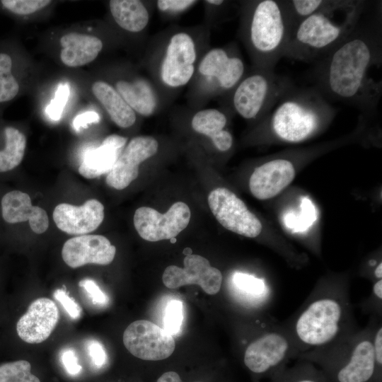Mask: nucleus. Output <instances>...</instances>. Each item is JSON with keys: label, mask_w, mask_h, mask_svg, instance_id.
Here are the masks:
<instances>
[{"label": "nucleus", "mask_w": 382, "mask_h": 382, "mask_svg": "<svg viewBox=\"0 0 382 382\" xmlns=\"http://www.w3.org/2000/svg\"><path fill=\"white\" fill-rule=\"evenodd\" d=\"M363 16L337 47L314 63L310 77L328 102L349 105L368 117L377 111L382 95L381 9L369 21Z\"/></svg>", "instance_id": "obj_1"}, {"label": "nucleus", "mask_w": 382, "mask_h": 382, "mask_svg": "<svg viewBox=\"0 0 382 382\" xmlns=\"http://www.w3.org/2000/svg\"><path fill=\"white\" fill-rule=\"evenodd\" d=\"M282 325L298 355L330 345L357 331L349 292L340 287L316 289Z\"/></svg>", "instance_id": "obj_2"}, {"label": "nucleus", "mask_w": 382, "mask_h": 382, "mask_svg": "<svg viewBox=\"0 0 382 382\" xmlns=\"http://www.w3.org/2000/svg\"><path fill=\"white\" fill-rule=\"evenodd\" d=\"M367 4L363 0H330L293 28L284 57L307 63L321 59L352 33Z\"/></svg>", "instance_id": "obj_3"}, {"label": "nucleus", "mask_w": 382, "mask_h": 382, "mask_svg": "<svg viewBox=\"0 0 382 382\" xmlns=\"http://www.w3.org/2000/svg\"><path fill=\"white\" fill-rule=\"evenodd\" d=\"M337 111L313 86L294 85L263 118L262 127L271 140L300 143L320 132Z\"/></svg>", "instance_id": "obj_4"}, {"label": "nucleus", "mask_w": 382, "mask_h": 382, "mask_svg": "<svg viewBox=\"0 0 382 382\" xmlns=\"http://www.w3.org/2000/svg\"><path fill=\"white\" fill-rule=\"evenodd\" d=\"M374 325L357 330L330 345L299 354L296 358L316 364L330 382L381 380L373 346Z\"/></svg>", "instance_id": "obj_5"}, {"label": "nucleus", "mask_w": 382, "mask_h": 382, "mask_svg": "<svg viewBox=\"0 0 382 382\" xmlns=\"http://www.w3.org/2000/svg\"><path fill=\"white\" fill-rule=\"evenodd\" d=\"M244 36L257 68L274 70L292 30L286 1L260 0L246 8Z\"/></svg>", "instance_id": "obj_6"}, {"label": "nucleus", "mask_w": 382, "mask_h": 382, "mask_svg": "<svg viewBox=\"0 0 382 382\" xmlns=\"http://www.w3.org/2000/svg\"><path fill=\"white\" fill-rule=\"evenodd\" d=\"M295 84L274 70L257 68L233 89V110L248 120L263 119L280 98Z\"/></svg>", "instance_id": "obj_7"}, {"label": "nucleus", "mask_w": 382, "mask_h": 382, "mask_svg": "<svg viewBox=\"0 0 382 382\" xmlns=\"http://www.w3.org/2000/svg\"><path fill=\"white\" fill-rule=\"evenodd\" d=\"M298 354L284 326L272 321L248 345L243 353V363L253 374L270 378L287 366L291 359L296 358Z\"/></svg>", "instance_id": "obj_8"}, {"label": "nucleus", "mask_w": 382, "mask_h": 382, "mask_svg": "<svg viewBox=\"0 0 382 382\" xmlns=\"http://www.w3.org/2000/svg\"><path fill=\"white\" fill-rule=\"evenodd\" d=\"M209 208L225 228L237 234L255 238L262 231L259 219L236 194L226 187H217L208 196Z\"/></svg>", "instance_id": "obj_9"}, {"label": "nucleus", "mask_w": 382, "mask_h": 382, "mask_svg": "<svg viewBox=\"0 0 382 382\" xmlns=\"http://www.w3.org/2000/svg\"><path fill=\"white\" fill-rule=\"evenodd\" d=\"M190 216L189 207L183 202L173 204L164 214L141 207L134 212V225L141 238L156 242L176 237L187 226Z\"/></svg>", "instance_id": "obj_10"}, {"label": "nucleus", "mask_w": 382, "mask_h": 382, "mask_svg": "<svg viewBox=\"0 0 382 382\" xmlns=\"http://www.w3.org/2000/svg\"><path fill=\"white\" fill-rule=\"evenodd\" d=\"M122 338L126 349L133 356L146 361H159L169 357L175 346L172 335L146 320L130 323L124 331Z\"/></svg>", "instance_id": "obj_11"}, {"label": "nucleus", "mask_w": 382, "mask_h": 382, "mask_svg": "<svg viewBox=\"0 0 382 382\" xmlns=\"http://www.w3.org/2000/svg\"><path fill=\"white\" fill-rule=\"evenodd\" d=\"M184 267L168 266L162 276L164 285L169 289H176L187 284H197L208 294H217L222 284L221 271L212 267L209 260L199 255H186Z\"/></svg>", "instance_id": "obj_12"}, {"label": "nucleus", "mask_w": 382, "mask_h": 382, "mask_svg": "<svg viewBox=\"0 0 382 382\" xmlns=\"http://www.w3.org/2000/svg\"><path fill=\"white\" fill-rule=\"evenodd\" d=\"M197 53L192 37L184 32L177 33L170 39L161 66V78L167 86H183L195 72Z\"/></svg>", "instance_id": "obj_13"}, {"label": "nucleus", "mask_w": 382, "mask_h": 382, "mask_svg": "<svg viewBox=\"0 0 382 382\" xmlns=\"http://www.w3.org/2000/svg\"><path fill=\"white\" fill-rule=\"evenodd\" d=\"M158 149L157 140L151 136L132 138L108 173L107 185L119 190L126 188L138 177L139 165L155 155Z\"/></svg>", "instance_id": "obj_14"}, {"label": "nucleus", "mask_w": 382, "mask_h": 382, "mask_svg": "<svg viewBox=\"0 0 382 382\" xmlns=\"http://www.w3.org/2000/svg\"><path fill=\"white\" fill-rule=\"evenodd\" d=\"M116 253V248L101 235H81L67 240L62 249L64 262L71 268L87 264L107 265Z\"/></svg>", "instance_id": "obj_15"}, {"label": "nucleus", "mask_w": 382, "mask_h": 382, "mask_svg": "<svg viewBox=\"0 0 382 382\" xmlns=\"http://www.w3.org/2000/svg\"><path fill=\"white\" fill-rule=\"evenodd\" d=\"M295 166L286 157H277L255 168L249 180V188L257 199H271L284 190L294 179Z\"/></svg>", "instance_id": "obj_16"}, {"label": "nucleus", "mask_w": 382, "mask_h": 382, "mask_svg": "<svg viewBox=\"0 0 382 382\" xmlns=\"http://www.w3.org/2000/svg\"><path fill=\"white\" fill-rule=\"evenodd\" d=\"M59 319V312L55 303L48 298H38L18 320L16 332L23 341L39 344L50 336Z\"/></svg>", "instance_id": "obj_17"}, {"label": "nucleus", "mask_w": 382, "mask_h": 382, "mask_svg": "<svg viewBox=\"0 0 382 382\" xmlns=\"http://www.w3.org/2000/svg\"><path fill=\"white\" fill-rule=\"evenodd\" d=\"M103 219L104 206L96 199H88L81 206L61 203L53 211L58 228L71 235H85L95 231Z\"/></svg>", "instance_id": "obj_18"}, {"label": "nucleus", "mask_w": 382, "mask_h": 382, "mask_svg": "<svg viewBox=\"0 0 382 382\" xmlns=\"http://www.w3.org/2000/svg\"><path fill=\"white\" fill-rule=\"evenodd\" d=\"M0 215L8 225L28 221L31 230L37 234L45 232L49 226L45 210L33 206L29 195L19 190H9L1 195Z\"/></svg>", "instance_id": "obj_19"}, {"label": "nucleus", "mask_w": 382, "mask_h": 382, "mask_svg": "<svg viewBox=\"0 0 382 382\" xmlns=\"http://www.w3.org/2000/svg\"><path fill=\"white\" fill-rule=\"evenodd\" d=\"M198 70L202 75L214 79L221 90L231 91L244 76L245 64L235 52L214 48L202 59Z\"/></svg>", "instance_id": "obj_20"}, {"label": "nucleus", "mask_w": 382, "mask_h": 382, "mask_svg": "<svg viewBox=\"0 0 382 382\" xmlns=\"http://www.w3.org/2000/svg\"><path fill=\"white\" fill-rule=\"evenodd\" d=\"M127 139L111 134L105 137L101 144L86 152L79 168L83 177L92 179L108 174L122 152Z\"/></svg>", "instance_id": "obj_21"}, {"label": "nucleus", "mask_w": 382, "mask_h": 382, "mask_svg": "<svg viewBox=\"0 0 382 382\" xmlns=\"http://www.w3.org/2000/svg\"><path fill=\"white\" fill-rule=\"evenodd\" d=\"M62 49L60 59L69 67H77L93 62L103 48L98 37L78 33H69L60 38Z\"/></svg>", "instance_id": "obj_22"}, {"label": "nucleus", "mask_w": 382, "mask_h": 382, "mask_svg": "<svg viewBox=\"0 0 382 382\" xmlns=\"http://www.w3.org/2000/svg\"><path fill=\"white\" fill-rule=\"evenodd\" d=\"M227 122L225 113L209 108L195 113L191 125L196 132L209 137L216 149L225 152L231 149L233 142L231 133L226 129Z\"/></svg>", "instance_id": "obj_23"}, {"label": "nucleus", "mask_w": 382, "mask_h": 382, "mask_svg": "<svg viewBox=\"0 0 382 382\" xmlns=\"http://www.w3.org/2000/svg\"><path fill=\"white\" fill-rule=\"evenodd\" d=\"M92 92L115 125L122 128H127L134 124L135 112L115 88L107 82L98 81L93 83Z\"/></svg>", "instance_id": "obj_24"}, {"label": "nucleus", "mask_w": 382, "mask_h": 382, "mask_svg": "<svg viewBox=\"0 0 382 382\" xmlns=\"http://www.w3.org/2000/svg\"><path fill=\"white\" fill-rule=\"evenodd\" d=\"M115 89L134 112L146 117L154 112L157 98L151 85L146 80H120L116 83Z\"/></svg>", "instance_id": "obj_25"}, {"label": "nucleus", "mask_w": 382, "mask_h": 382, "mask_svg": "<svg viewBox=\"0 0 382 382\" xmlns=\"http://www.w3.org/2000/svg\"><path fill=\"white\" fill-rule=\"evenodd\" d=\"M109 6L115 21L125 30L138 33L149 23V13L141 1L112 0Z\"/></svg>", "instance_id": "obj_26"}, {"label": "nucleus", "mask_w": 382, "mask_h": 382, "mask_svg": "<svg viewBox=\"0 0 382 382\" xmlns=\"http://www.w3.org/2000/svg\"><path fill=\"white\" fill-rule=\"evenodd\" d=\"M4 147L0 149V174L8 173L22 162L25 148V136L17 128L8 126L4 129Z\"/></svg>", "instance_id": "obj_27"}, {"label": "nucleus", "mask_w": 382, "mask_h": 382, "mask_svg": "<svg viewBox=\"0 0 382 382\" xmlns=\"http://www.w3.org/2000/svg\"><path fill=\"white\" fill-rule=\"evenodd\" d=\"M270 382H330L323 371L313 363L298 359L291 366H286L270 377Z\"/></svg>", "instance_id": "obj_28"}, {"label": "nucleus", "mask_w": 382, "mask_h": 382, "mask_svg": "<svg viewBox=\"0 0 382 382\" xmlns=\"http://www.w3.org/2000/svg\"><path fill=\"white\" fill-rule=\"evenodd\" d=\"M231 281L236 293L251 301H263L267 296L264 280L253 275L237 272L233 274Z\"/></svg>", "instance_id": "obj_29"}, {"label": "nucleus", "mask_w": 382, "mask_h": 382, "mask_svg": "<svg viewBox=\"0 0 382 382\" xmlns=\"http://www.w3.org/2000/svg\"><path fill=\"white\" fill-rule=\"evenodd\" d=\"M0 382H40L31 373V364L26 360H18L0 365Z\"/></svg>", "instance_id": "obj_30"}, {"label": "nucleus", "mask_w": 382, "mask_h": 382, "mask_svg": "<svg viewBox=\"0 0 382 382\" xmlns=\"http://www.w3.org/2000/svg\"><path fill=\"white\" fill-rule=\"evenodd\" d=\"M12 59L6 53H0V103L13 99L19 91V84L11 73Z\"/></svg>", "instance_id": "obj_31"}, {"label": "nucleus", "mask_w": 382, "mask_h": 382, "mask_svg": "<svg viewBox=\"0 0 382 382\" xmlns=\"http://www.w3.org/2000/svg\"><path fill=\"white\" fill-rule=\"evenodd\" d=\"M330 2V0H286L292 29L303 19L325 8Z\"/></svg>", "instance_id": "obj_32"}, {"label": "nucleus", "mask_w": 382, "mask_h": 382, "mask_svg": "<svg viewBox=\"0 0 382 382\" xmlns=\"http://www.w3.org/2000/svg\"><path fill=\"white\" fill-rule=\"evenodd\" d=\"M183 319L182 302L179 300L170 301L166 308L163 318V329L170 335H176L180 329Z\"/></svg>", "instance_id": "obj_33"}, {"label": "nucleus", "mask_w": 382, "mask_h": 382, "mask_svg": "<svg viewBox=\"0 0 382 382\" xmlns=\"http://www.w3.org/2000/svg\"><path fill=\"white\" fill-rule=\"evenodd\" d=\"M2 5L18 15H28L41 10L52 1L49 0H3Z\"/></svg>", "instance_id": "obj_34"}, {"label": "nucleus", "mask_w": 382, "mask_h": 382, "mask_svg": "<svg viewBox=\"0 0 382 382\" xmlns=\"http://www.w3.org/2000/svg\"><path fill=\"white\" fill-rule=\"evenodd\" d=\"M69 96V84L67 83H60L57 89L54 98L46 108V112L49 117L53 120L60 119L64 108L68 100Z\"/></svg>", "instance_id": "obj_35"}, {"label": "nucleus", "mask_w": 382, "mask_h": 382, "mask_svg": "<svg viewBox=\"0 0 382 382\" xmlns=\"http://www.w3.org/2000/svg\"><path fill=\"white\" fill-rule=\"evenodd\" d=\"M54 297L64 307L69 316L73 319H78L81 316V308L73 298H71L64 289H56Z\"/></svg>", "instance_id": "obj_36"}, {"label": "nucleus", "mask_w": 382, "mask_h": 382, "mask_svg": "<svg viewBox=\"0 0 382 382\" xmlns=\"http://www.w3.org/2000/svg\"><path fill=\"white\" fill-rule=\"evenodd\" d=\"M79 285L85 290L88 298L93 303L97 305H105L108 302V296L103 292L93 280L84 279L80 281Z\"/></svg>", "instance_id": "obj_37"}, {"label": "nucleus", "mask_w": 382, "mask_h": 382, "mask_svg": "<svg viewBox=\"0 0 382 382\" xmlns=\"http://www.w3.org/2000/svg\"><path fill=\"white\" fill-rule=\"evenodd\" d=\"M88 355L93 363L97 366L104 365L107 361V354L104 347L98 340H91L87 344Z\"/></svg>", "instance_id": "obj_38"}, {"label": "nucleus", "mask_w": 382, "mask_h": 382, "mask_svg": "<svg viewBox=\"0 0 382 382\" xmlns=\"http://www.w3.org/2000/svg\"><path fill=\"white\" fill-rule=\"evenodd\" d=\"M195 3L192 0H158L157 6L161 11L180 12Z\"/></svg>", "instance_id": "obj_39"}, {"label": "nucleus", "mask_w": 382, "mask_h": 382, "mask_svg": "<svg viewBox=\"0 0 382 382\" xmlns=\"http://www.w3.org/2000/svg\"><path fill=\"white\" fill-rule=\"evenodd\" d=\"M61 359L69 374L76 375L81 371V366L78 363V358L74 349H64L62 353Z\"/></svg>", "instance_id": "obj_40"}, {"label": "nucleus", "mask_w": 382, "mask_h": 382, "mask_svg": "<svg viewBox=\"0 0 382 382\" xmlns=\"http://www.w3.org/2000/svg\"><path fill=\"white\" fill-rule=\"evenodd\" d=\"M374 352L376 361V365L378 371L381 374L382 371V328L381 325H374L373 335Z\"/></svg>", "instance_id": "obj_41"}, {"label": "nucleus", "mask_w": 382, "mask_h": 382, "mask_svg": "<svg viewBox=\"0 0 382 382\" xmlns=\"http://www.w3.org/2000/svg\"><path fill=\"white\" fill-rule=\"evenodd\" d=\"M100 115L95 111H87L77 115L73 120V127L76 131L86 128L88 125L98 123Z\"/></svg>", "instance_id": "obj_42"}, {"label": "nucleus", "mask_w": 382, "mask_h": 382, "mask_svg": "<svg viewBox=\"0 0 382 382\" xmlns=\"http://www.w3.org/2000/svg\"><path fill=\"white\" fill-rule=\"evenodd\" d=\"M156 382H181L179 374L175 371H167L163 373Z\"/></svg>", "instance_id": "obj_43"}, {"label": "nucleus", "mask_w": 382, "mask_h": 382, "mask_svg": "<svg viewBox=\"0 0 382 382\" xmlns=\"http://www.w3.org/2000/svg\"><path fill=\"white\" fill-rule=\"evenodd\" d=\"M372 296L374 299H377L378 301L382 300V279H378L373 285L372 287Z\"/></svg>", "instance_id": "obj_44"}, {"label": "nucleus", "mask_w": 382, "mask_h": 382, "mask_svg": "<svg viewBox=\"0 0 382 382\" xmlns=\"http://www.w3.org/2000/svg\"><path fill=\"white\" fill-rule=\"evenodd\" d=\"M374 276L378 279H381L382 278V263L380 262L376 267L374 270Z\"/></svg>", "instance_id": "obj_45"}, {"label": "nucleus", "mask_w": 382, "mask_h": 382, "mask_svg": "<svg viewBox=\"0 0 382 382\" xmlns=\"http://www.w3.org/2000/svg\"><path fill=\"white\" fill-rule=\"evenodd\" d=\"M206 2L214 6H221L224 3L222 0H209L206 1Z\"/></svg>", "instance_id": "obj_46"}, {"label": "nucleus", "mask_w": 382, "mask_h": 382, "mask_svg": "<svg viewBox=\"0 0 382 382\" xmlns=\"http://www.w3.org/2000/svg\"><path fill=\"white\" fill-rule=\"evenodd\" d=\"M382 380H377V381H374L373 382H381Z\"/></svg>", "instance_id": "obj_47"}, {"label": "nucleus", "mask_w": 382, "mask_h": 382, "mask_svg": "<svg viewBox=\"0 0 382 382\" xmlns=\"http://www.w3.org/2000/svg\"><path fill=\"white\" fill-rule=\"evenodd\" d=\"M196 382H199V381H196Z\"/></svg>", "instance_id": "obj_48"}]
</instances>
